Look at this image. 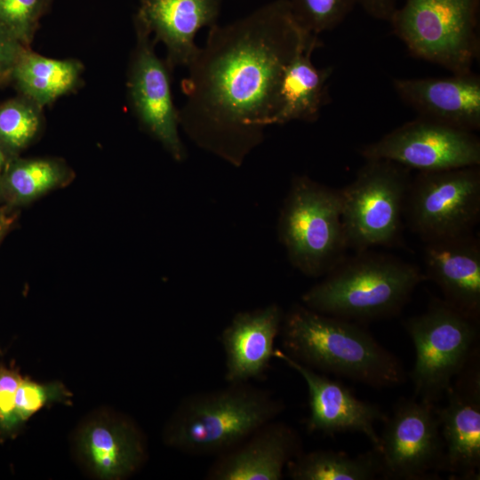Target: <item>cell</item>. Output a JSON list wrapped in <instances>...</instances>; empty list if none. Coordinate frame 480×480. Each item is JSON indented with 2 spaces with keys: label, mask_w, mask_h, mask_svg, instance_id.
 I'll return each mask as SVG.
<instances>
[{
  "label": "cell",
  "mask_w": 480,
  "mask_h": 480,
  "mask_svg": "<svg viewBox=\"0 0 480 480\" xmlns=\"http://www.w3.org/2000/svg\"><path fill=\"white\" fill-rule=\"evenodd\" d=\"M309 35L288 0H274L209 28L181 81L186 99L180 124L188 138L241 165L262 141L284 68Z\"/></svg>",
  "instance_id": "cell-1"
},
{
  "label": "cell",
  "mask_w": 480,
  "mask_h": 480,
  "mask_svg": "<svg viewBox=\"0 0 480 480\" xmlns=\"http://www.w3.org/2000/svg\"><path fill=\"white\" fill-rule=\"evenodd\" d=\"M284 352L297 362L374 388L400 385V360L353 321L295 305L280 330Z\"/></svg>",
  "instance_id": "cell-2"
},
{
  "label": "cell",
  "mask_w": 480,
  "mask_h": 480,
  "mask_svg": "<svg viewBox=\"0 0 480 480\" xmlns=\"http://www.w3.org/2000/svg\"><path fill=\"white\" fill-rule=\"evenodd\" d=\"M425 279L417 266L366 250L346 256L301 300L315 311L349 321L377 320L397 315Z\"/></svg>",
  "instance_id": "cell-3"
},
{
  "label": "cell",
  "mask_w": 480,
  "mask_h": 480,
  "mask_svg": "<svg viewBox=\"0 0 480 480\" xmlns=\"http://www.w3.org/2000/svg\"><path fill=\"white\" fill-rule=\"evenodd\" d=\"M284 409L268 391L244 383L196 393L180 404L166 427V443L191 455L221 454Z\"/></svg>",
  "instance_id": "cell-4"
},
{
  "label": "cell",
  "mask_w": 480,
  "mask_h": 480,
  "mask_svg": "<svg viewBox=\"0 0 480 480\" xmlns=\"http://www.w3.org/2000/svg\"><path fill=\"white\" fill-rule=\"evenodd\" d=\"M340 189L306 175L292 179L278 220V236L291 263L308 276H325L348 250Z\"/></svg>",
  "instance_id": "cell-5"
},
{
  "label": "cell",
  "mask_w": 480,
  "mask_h": 480,
  "mask_svg": "<svg viewBox=\"0 0 480 480\" xmlns=\"http://www.w3.org/2000/svg\"><path fill=\"white\" fill-rule=\"evenodd\" d=\"M479 0H404L389 21L416 57L468 74L479 53Z\"/></svg>",
  "instance_id": "cell-6"
},
{
  "label": "cell",
  "mask_w": 480,
  "mask_h": 480,
  "mask_svg": "<svg viewBox=\"0 0 480 480\" xmlns=\"http://www.w3.org/2000/svg\"><path fill=\"white\" fill-rule=\"evenodd\" d=\"M355 180L340 189L348 249L356 252L401 241L411 170L392 161L367 159Z\"/></svg>",
  "instance_id": "cell-7"
},
{
  "label": "cell",
  "mask_w": 480,
  "mask_h": 480,
  "mask_svg": "<svg viewBox=\"0 0 480 480\" xmlns=\"http://www.w3.org/2000/svg\"><path fill=\"white\" fill-rule=\"evenodd\" d=\"M404 326L415 348L410 375L415 395L435 404L476 352L478 321L435 299Z\"/></svg>",
  "instance_id": "cell-8"
},
{
  "label": "cell",
  "mask_w": 480,
  "mask_h": 480,
  "mask_svg": "<svg viewBox=\"0 0 480 480\" xmlns=\"http://www.w3.org/2000/svg\"><path fill=\"white\" fill-rule=\"evenodd\" d=\"M479 217V165L412 178L404 218L424 242L472 233Z\"/></svg>",
  "instance_id": "cell-9"
},
{
  "label": "cell",
  "mask_w": 480,
  "mask_h": 480,
  "mask_svg": "<svg viewBox=\"0 0 480 480\" xmlns=\"http://www.w3.org/2000/svg\"><path fill=\"white\" fill-rule=\"evenodd\" d=\"M383 422L375 449L382 478L436 479L444 471V446L435 404L402 399Z\"/></svg>",
  "instance_id": "cell-10"
},
{
  "label": "cell",
  "mask_w": 480,
  "mask_h": 480,
  "mask_svg": "<svg viewBox=\"0 0 480 480\" xmlns=\"http://www.w3.org/2000/svg\"><path fill=\"white\" fill-rule=\"evenodd\" d=\"M360 154L365 160L435 172L479 165L480 141L473 132L419 116L363 146Z\"/></svg>",
  "instance_id": "cell-11"
},
{
  "label": "cell",
  "mask_w": 480,
  "mask_h": 480,
  "mask_svg": "<svg viewBox=\"0 0 480 480\" xmlns=\"http://www.w3.org/2000/svg\"><path fill=\"white\" fill-rule=\"evenodd\" d=\"M136 44L130 60L127 91L131 108L140 125L176 161L186 149L180 136V112L171 87V69L155 52L151 34L135 22Z\"/></svg>",
  "instance_id": "cell-12"
},
{
  "label": "cell",
  "mask_w": 480,
  "mask_h": 480,
  "mask_svg": "<svg viewBox=\"0 0 480 480\" xmlns=\"http://www.w3.org/2000/svg\"><path fill=\"white\" fill-rule=\"evenodd\" d=\"M476 352L447 389L437 407L444 446V471L454 479H479L480 371Z\"/></svg>",
  "instance_id": "cell-13"
},
{
  "label": "cell",
  "mask_w": 480,
  "mask_h": 480,
  "mask_svg": "<svg viewBox=\"0 0 480 480\" xmlns=\"http://www.w3.org/2000/svg\"><path fill=\"white\" fill-rule=\"evenodd\" d=\"M275 358L296 371L305 380L308 390L309 414L306 427L309 433L333 436L343 432L364 435L374 449L379 446L375 424L387 415L374 404L358 399L342 383L319 374L283 350H275Z\"/></svg>",
  "instance_id": "cell-14"
},
{
  "label": "cell",
  "mask_w": 480,
  "mask_h": 480,
  "mask_svg": "<svg viewBox=\"0 0 480 480\" xmlns=\"http://www.w3.org/2000/svg\"><path fill=\"white\" fill-rule=\"evenodd\" d=\"M302 451L297 431L284 422L270 421L209 468V480H280L289 461Z\"/></svg>",
  "instance_id": "cell-15"
},
{
  "label": "cell",
  "mask_w": 480,
  "mask_h": 480,
  "mask_svg": "<svg viewBox=\"0 0 480 480\" xmlns=\"http://www.w3.org/2000/svg\"><path fill=\"white\" fill-rule=\"evenodd\" d=\"M392 84L399 98L420 117L469 132L480 128V77L476 74L395 78Z\"/></svg>",
  "instance_id": "cell-16"
},
{
  "label": "cell",
  "mask_w": 480,
  "mask_h": 480,
  "mask_svg": "<svg viewBox=\"0 0 480 480\" xmlns=\"http://www.w3.org/2000/svg\"><path fill=\"white\" fill-rule=\"evenodd\" d=\"M135 22L166 49L171 70L187 67L198 50L199 30L217 24L223 0H139Z\"/></svg>",
  "instance_id": "cell-17"
},
{
  "label": "cell",
  "mask_w": 480,
  "mask_h": 480,
  "mask_svg": "<svg viewBox=\"0 0 480 480\" xmlns=\"http://www.w3.org/2000/svg\"><path fill=\"white\" fill-rule=\"evenodd\" d=\"M284 313L277 304L238 312L223 330L225 380L244 383L261 379L275 355Z\"/></svg>",
  "instance_id": "cell-18"
},
{
  "label": "cell",
  "mask_w": 480,
  "mask_h": 480,
  "mask_svg": "<svg viewBox=\"0 0 480 480\" xmlns=\"http://www.w3.org/2000/svg\"><path fill=\"white\" fill-rule=\"evenodd\" d=\"M426 278L444 300L475 320L480 316V244L472 233L425 242Z\"/></svg>",
  "instance_id": "cell-19"
},
{
  "label": "cell",
  "mask_w": 480,
  "mask_h": 480,
  "mask_svg": "<svg viewBox=\"0 0 480 480\" xmlns=\"http://www.w3.org/2000/svg\"><path fill=\"white\" fill-rule=\"evenodd\" d=\"M321 46L318 36L309 35L284 68L268 125L292 121L313 123L327 98V82L332 68H316L312 54Z\"/></svg>",
  "instance_id": "cell-20"
},
{
  "label": "cell",
  "mask_w": 480,
  "mask_h": 480,
  "mask_svg": "<svg viewBox=\"0 0 480 480\" xmlns=\"http://www.w3.org/2000/svg\"><path fill=\"white\" fill-rule=\"evenodd\" d=\"M79 449L90 468L99 476L117 479L132 473L142 462L141 436L124 421H95L81 432Z\"/></svg>",
  "instance_id": "cell-21"
},
{
  "label": "cell",
  "mask_w": 480,
  "mask_h": 480,
  "mask_svg": "<svg viewBox=\"0 0 480 480\" xmlns=\"http://www.w3.org/2000/svg\"><path fill=\"white\" fill-rule=\"evenodd\" d=\"M83 64L74 59L57 60L25 48L11 75L19 93L41 108L73 92L81 81Z\"/></svg>",
  "instance_id": "cell-22"
},
{
  "label": "cell",
  "mask_w": 480,
  "mask_h": 480,
  "mask_svg": "<svg viewBox=\"0 0 480 480\" xmlns=\"http://www.w3.org/2000/svg\"><path fill=\"white\" fill-rule=\"evenodd\" d=\"M286 469L293 480H372L381 476L380 455L374 448L355 457L331 450L301 452Z\"/></svg>",
  "instance_id": "cell-23"
},
{
  "label": "cell",
  "mask_w": 480,
  "mask_h": 480,
  "mask_svg": "<svg viewBox=\"0 0 480 480\" xmlns=\"http://www.w3.org/2000/svg\"><path fill=\"white\" fill-rule=\"evenodd\" d=\"M69 177L68 168L52 159H15L9 164L5 183L13 196L31 201L60 186Z\"/></svg>",
  "instance_id": "cell-24"
},
{
  "label": "cell",
  "mask_w": 480,
  "mask_h": 480,
  "mask_svg": "<svg viewBox=\"0 0 480 480\" xmlns=\"http://www.w3.org/2000/svg\"><path fill=\"white\" fill-rule=\"evenodd\" d=\"M42 110L21 94L0 104V144L5 154L17 153L36 137L43 123Z\"/></svg>",
  "instance_id": "cell-25"
},
{
  "label": "cell",
  "mask_w": 480,
  "mask_h": 480,
  "mask_svg": "<svg viewBox=\"0 0 480 480\" xmlns=\"http://www.w3.org/2000/svg\"><path fill=\"white\" fill-rule=\"evenodd\" d=\"M288 1L298 24L316 36L337 27L356 3V0Z\"/></svg>",
  "instance_id": "cell-26"
},
{
  "label": "cell",
  "mask_w": 480,
  "mask_h": 480,
  "mask_svg": "<svg viewBox=\"0 0 480 480\" xmlns=\"http://www.w3.org/2000/svg\"><path fill=\"white\" fill-rule=\"evenodd\" d=\"M46 0H0V24L25 47H30Z\"/></svg>",
  "instance_id": "cell-27"
},
{
  "label": "cell",
  "mask_w": 480,
  "mask_h": 480,
  "mask_svg": "<svg viewBox=\"0 0 480 480\" xmlns=\"http://www.w3.org/2000/svg\"><path fill=\"white\" fill-rule=\"evenodd\" d=\"M68 393L60 383L40 385L22 379L15 398V417L19 425L50 401L67 398Z\"/></svg>",
  "instance_id": "cell-28"
},
{
  "label": "cell",
  "mask_w": 480,
  "mask_h": 480,
  "mask_svg": "<svg viewBox=\"0 0 480 480\" xmlns=\"http://www.w3.org/2000/svg\"><path fill=\"white\" fill-rule=\"evenodd\" d=\"M22 378L12 370L0 368V435L12 434L20 425L15 417V398Z\"/></svg>",
  "instance_id": "cell-29"
},
{
  "label": "cell",
  "mask_w": 480,
  "mask_h": 480,
  "mask_svg": "<svg viewBox=\"0 0 480 480\" xmlns=\"http://www.w3.org/2000/svg\"><path fill=\"white\" fill-rule=\"evenodd\" d=\"M25 48L0 24V85L11 81L14 64Z\"/></svg>",
  "instance_id": "cell-30"
},
{
  "label": "cell",
  "mask_w": 480,
  "mask_h": 480,
  "mask_svg": "<svg viewBox=\"0 0 480 480\" xmlns=\"http://www.w3.org/2000/svg\"><path fill=\"white\" fill-rule=\"evenodd\" d=\"M397 0H356L365 12L378 20H389L396 9Z\"/></svg>",
  "instance_id": "cell-31"
},
{
  "label": "cell",
  "mask_w": 480,
  "mask_h": 480,
  "mask_svg": "<svg viewBox=\"0 0 480 480\" xmlns=\"http://www.w3.org/2000/svg\"><path fill=\"white\" fill-rule=\"evenodd\" d=\"M6 163V154L0 144V176Z\"/></svg>",
  "instance_id": "cell-32"
},
{
  "label": "cell",
  "mask_w": 480,
  "mask_h": 480,
  "mask_svg": "<svg viewBox=\"0 0 480 480\" xmlns=\"http://www.w3.org/2000/svg\"><path fill=\"white\" fill-rule=\"evenodd\" d=\"M46 1H47V4H50V2H51V0H46Z\"/></svg>",
  "instance_id": "cell-33"
}]
</instances>
